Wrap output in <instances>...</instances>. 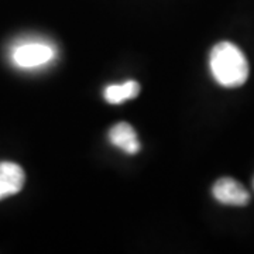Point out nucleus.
Wrapping results in <instances>:
<instances>
[{
  "label": "nucleus",
  "instance_id": "f257e3e1",
  "mask_svg": "<svg viewBox=\"0 0 254 254\" xmlns=\"http://www.w3.org/2000/svg\"><path fill=\"white\" fill-rule=\"evenodd\" d=\"M209 66L215 81L225 88H239L249 78V63L242 50L232 43L222 41L212 48Z\"/></svg>",
  "mask_w": 254,
  "mask_h": 254
},
{
  "label": "nucleus",
  "instance_id": "f03ea898",
  "mask_svg": "<svg viewBox=\"0 0 254 254\" xmlns=\"http://www.w3.org/2000/svg\"><path fill=\"white\" fill-rule=\"evenodd\" d=\"M54 58V50L43 43H27L17 47L13 53V61L21 68H36Z\"/></svg>",
  "mask_w": 254,
  "mask_h": 254
},
{
  "label": "nucleus",
  "instance_id": "7ed1b4c3",
  "mask_svg": "<svg viewBox=\"0 0 254 254\" xmlns=\"http://www.w3.org/2000/svg\"><path fill=\"white\" fill-rule=\"evenodd\" d=\"M213 198L230 206H246L250 202V193L245 187L233 178H220L212 188Z\"/></svg>",
  "mask_w": 254,
  "mask_h": 254
},
{
  "label": "nucleus",
  "instance_id": "20e7f679",
  "mask_svg": "<svg viewBox=\"0 0 254 254\" xmlns=\"http://www.w3.org/2000/svg\"><path fill=\"white\" fill-rule=\"evenodd\" d=\"M26 182L24 170L16 163H0V200L16 195L23 190Z\"/></svg>",
  "mask_w": 254,
  "mask_h": 254
},
{
  "label": "nucleus",
  "instance_id": "39448f33",
  "mask_svg": "<svg viewBox=\"0 0 254 254\" xmlns=\"http://www.w3.org/2000/svg\"><path fill=\"white\" fill-rule=\"evenodd\" d=\"M109 140L113 145L123 150L126 154H137L140 151V141L136 130L126 122L118 123L110 128Z\"/></svg>",
  "mask_w": 254,
  "mask_h": 254
},
{
  "label": "nucleus",
  "instance_id": "423d86ee",
  "mask_svg": "<svg viewBox=\"0 0 254 254\" xmlns=\"http://www.w3.org/2000/svg\"><path fill=\"white\" fill-rule=\"evenodd\" d=\"M140 93V85L136 81H127L122 85H110L105 89V99L110 105H120L123 102L134 99Z\"/></svg>",
  "mask_w": 254,
  "mask_h": 254
},
{
  "label": "nucleus",
  "instance_id": "0eeeda50",
  "mask_svg": "<svg viewBox=\"0 0 254 254\" xmlns=\"http://www.w3.org/2000/svg\"><path fill=\"white\" fill-rule=\"evenodd\" d=\"M253 184H254V182H253Z\"/></svg>",
  "mask_w": 254,
  "mask_h": 254
}]
</instances>
